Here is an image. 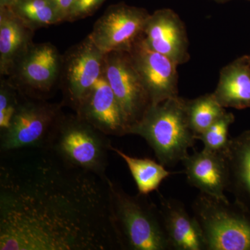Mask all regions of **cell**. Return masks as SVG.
<instances>
[{
  "mask_svg": "<svg viewBox=\"0 0 250 250\" xmlns=\"http://www.w3.org/2000/svg\"><path fill=\"white\" fill-rule=\"evenodd\" d=\"M107 179L46 148L1 154L0 250H121Z\"/></svg>",
  "mask_w": 250,
  "mask_h": 250,
  "instance_id": "1",
  "label": "cell"
},
{
  "mask_svg": "<svg viewBox=\"0 0 250 250\" xmlns=\"http://www.w3.org/2000/svg\"><path fill=\"white\" fill-rule=\"evenodd\" d=\"M130 134L146 140L159 163L167 167L182 162L197 140L189 123L187 100L179 96L152 105Z\"/></svg>",
  "mask_w": 250,
  "mask_h": 250,
  "instance_id": "2",
  "label": "cell"
},
{
  "mask_svg": "<svg viewBox=\"0 0 250 250\" xmlns=\"http://www.w3.org/2000/svg\"><path fill=\"white\" fill-rule=\"evenodd\" d=\"M112 219L121 250H171L159 208L147 195H130L107 179Z\"/></svg>",
  "mask_w": 250,
  "mask_h": 250,
  "instance_id": "3",
  "label": "cell"
},
{
  "mask_svg": "<svg viewBox=\"0 0 250 250\" xmlns=\"http://www.w3.org/2000/svg\"><path fill=\"white\" fill-rule=\"evenodd\" d=\"M108 136L76 114L64 115L46 149L68 165L106 179L112 145Z\"/></svg>",
  "mask_w": 250,
  "mask_h": 250,
  "instance_id": "4",
  "label": "cell"
},
{
  "mask_svg": "<svg viewBox=\"0 0 250 250\" xmlns=\"http://www.w3.org/2000/svg\"><path fill=\"white\" fill-rule=\"evenodd\" d=\"M207 250H250V210L201 193L192 203Z\"/></svg>",
  "mask_w": 250,
  "mask_h": 250,
  "instance_id": "5",
  "label": "cell"
},
{
  "mask_svg": "<svg viewBox=\"0 0 250 250\" xmlns=\"http://www.w3.org/2000/svg\"><path fill=\"white\" fill-rule=\"evenodd\" d=\"M62 108L59 104L21 95L9 127L0 134L1 154L47 147L52 133L64 116Z\"/></svg>",
  "mask_w": 250,
  "mask_h": 250,
  "instance_id": "6",
  "label": "cell"
},
{
  "mask_svg": "<svg viewBox=\"0 0 250 250\" xmlns=\"http://www.w3.org/2000/svg\"><path fill=\"white\" fill-rule=\"evenodd\" d=\"M104 76L119 103L130 130L152 106L132 58L127 52L105 54Z\"/></svg>",
  "mask_w": 250,
  "mask_h": 250,
  "instance_id": "7",
  "label": "cell"
},
{
  "mask_svg": "<svg viewBox=\"0 0 250 250\" xmlns=\"http://www.w3.org/2000/svg\"><path fill=\"white\" fill-rule=\"evenodd\" d=\"M62 55L50 42L33 44L8 80L28 98L47 100L60 80Z\"/></svg>",
  "mask_w": 250,
  "mask_h": 250,
  "instance_id": "8",
  "label": "cell"
},
{
  "mask_svg": "<svg viewBox=\"0 0 250 250\" xmlns=\"http://www.w3.org/2000/svg\"><path fill=\"white\" fill-rule=\"evenodd\" d=\"M149 15L143 8L125 3L111 5L95 22L88 36L104 54L129 52L144 35Z\"/></svg>",
  "mask_w": 250,
  "mask_h": 250,
  "instance_id": "9",
  "label": "cell"
},
{
  "mask_svg": "<svg viewBox=\"0 0 250 250\" xmlns=\"http://www.w3.org/2000/svg\"><path fill=\"white\" fill-rule=\"evenodd\" d=\"M104 55L88 36L62 56V93L65 102L75 111L103 76Z\"/></svg>",
  "mask_w": 250,
  "mask_h": 250,
  "instance_id": "10",
  "label": "cell"
},
{
  "mask_svg": "<svg viewBox=\"0 0 250 250\" xmlns=\"http://www.w3.org/2000/svg\"><path fill=\"white\" fill-rule=\"evenodd\" d=\"M129 54L152 105L179 96L178 65L172 59L150 48L143 36L136 42Z\"/></svg>",
  "mask_w": 250,
  "mask_h": 250,
  "instance_id": "11",
  "label": "cell"
},
{
  "mask_svg": "<svg viewBox=\"0 0 250 250\" xmlns=\"http://www.w3.org/2000/svg\"><path fill=\"white\" fill-rule=\"evenodd\" d=\"M75 112L81 119L108 136L129 134V125L104 75L82 100Z\"/></svg>",
  "mask_w": 250,
  "mask_h": 250,
  "instance_id": "12",
  "label": "cell"
},
{
  "mask_svg": "<svg viewBox=\"0 0 250 250\" xmlns=\"http://www.w3.org/2000/svg\"><path fill=\"white\" fill-rule=\"evenodd\" d=\"M143 38L150 48L169 57L178 65L190 58L187 27L172 9H159L149 15Z\"/></svg>",
  "mask_w": 250,
  "mask_h": 250,
  "instance_id": "13",
  "label": "cell"
},
{
  "mask_svg": "<svg viewBox=\"0 0 250 250\" xmlns=\"http://www.w3.org/2000/svg\"><path fill=\"white\" fill-rule=\"evenodd\" d=\"M188 183L218 200L229 201L225 195L228 190V166L225 153L202 149L188 155L183 161Z\"/></svg>",
  "mask_w": 250,
  "mask_h": 250,
  "instance_id": "14",
  "label": "cell"
},
{
  "mask_svg": "<svg viewBox=\"0 0 250 250\" xmlns=\"http://www.w3.org/2000/svg\"><path fill=\"white\" fill-rule=\"evenodd\" d=\"M159 208L171 250H207L200 224L182 202L161 195Z\"/></svg>",
  "mask_w": 250,
  "mask_h": 250,
  "instance_id": "15",
  "label": "cell"
},
{
  "mask_svg": "<svg viewBox=\"0 0 250 250\" xmlns=\"http://www.w3.org/2000/svg\"><path fill=\"white\" fill-rule=\"evenodd\" d=\"M34 31L28 27L9 7L0 8V74L8 77L29 50Z\"/></svg>",
  "mask_w": 250,
  "mask_h": 250,
  "instance_id": "16",
  "label": "cell"
},
{
  "mask_svg": "<svg viewBox=\"0 0 250 250\" xmlns=\"http://www.w3.org/2000/svg\"><path fill=\"white\" fill-rule=\"evenodd\" d=\"M212 93L224 108H250V55L238 57L223 67Z\"/></svg>",
  "mask_w": 250,
  "mask_h": 250,
  "instance_id": "17",
  "label": "cell"
},
{
  "mask_svg": "<svg viewBox=\"0 0 250 250\" xmlns=\"http://www.w3.org/2000/svg\"><path fill=\"white\" fill-rule=\"evenodd\" d=\"M228 166V190L250 210V130L230 139L225 152Z\"/></svg>",
  "mask_w": 250,
  "mask_h": 250,
  "instance_id": "18",
  "label": "cell"
},
{
  "mask_svg": "<svg viewBox=\"0 0 250 250\" xmlns=\"http://www.w3.org/2000/svg\"><path fill=\"white\" fill-rule=\"evenodd\" d=\"M111 151L121 156L127 165L137 187L139 193L148 195L157 190L161 183L175 173L166 169L165 166L149 158L134 157L125 154L121 149L111 146Z\"/></svg>",
  "mask_w": 250,
  "mask_h": 250,
  "instance_id": "19",
  "label": "cell"
},
{
  "mask_svg": "<svg viewBox=\"0 0 250 250\" xmlns=\"http://www.w3.org/2000/svg\"><path fill=\"white\" fill-rule=\"evenodd\" d=\"M9 8L34 31L62 22L57 10L49 0H16Z\"/></svg>",
  "mask_w": 250,
  "mask_h": 250,
  "instance_id": "20",
  "label": "cell"
},
{
  "mask_svg": "<svg viewBox=\"0 0 250 250\" xmlns=\"http://www.w3.org/2000/svg\"><path fill=\"white\" fill-rule=\"evenodd\" d=\"M187 111L190 127L197 137L226 113L213 93L205 94L193 100H187Z\"/></svg>",
  "mask_w": 250,
  "mask_h": 250,
  "instance_id": "21",
  "label": "cell"
},
{
  "mask_svg": "<svg viewBox=\"0 0 250 250\" xmlns=\"http://www.w3.org/2000/svg\"><path fill=\"white\" fill-rule=\"evenodd\" d=\"M235 121L232 113L227 111L205 132L197 136L204 145V149L210 152L225 153L229 144V130Z\"/></svg>",
  "mask_w": 250,
  "mask_h": 250,
  "instance_id": "22",
  "label": "cell"
},
{
  "mask_svg": "<svg viewBox=\"0 0 250 250\" xmlns=\"http://www.w3.org/2000/svg\"><path fill=\"white\" fill-rule=\"evenodd\" d=\"M21 95L9 80L0 83V134L9 127L21 100Z\"/></svg>",
  "mask_w": 250,
  "mask_h": 250,
  "instance_id": "23",
  "label": "cell"
},
{
  "mask_svg": "<svg viewBox=\"0 0 250 250\" xmlns=\"http://www.w3.org/2000/svg\"><path fill=\"white\" fill-rule=\"evenodd\" d=\"M105 0H76L69 22L89 17L104 2Z\"/></svg>",
  "mask_w": 250,
  "mask_h": 250,
  "instance_id": "24",
  "label": "cell"
},
{
  "mask_svg": "<svg viewBox=\"0 0 250 250\" xmlns=\"http://www.w3.org/2000/svg\"><path fill=\"white\" fill-rule=\"evenodd\" d=\"M57 10L62 22L68 21L76 0H49Z\"/></svg>",
  "mask_w": 250,
  "mask_h": 250,
  "instance_id": "25",
  "label": "cell"
},
{
  "mask_svg": "<svg viewBox=\"0 0 250 250\" xmlns=\"http://www.w3.org/2000/svg\"><path fill=\"white\" fill-rule=\"evenodd\" d=\"M16 0H0V8L11 7Z\"/></svg>",
  "mask_w": 250,
  "mask_h": 250,
  "instance_id": "26",
  "label": "cell"
},
{
  "mask_svg": "<svg viewBox=\"0 0 250 250\" xmlns=\"http://www.w3.org/2000/svg\"><path fill=\"white\" fill-rule=\"evenodd\" d=\"M215 1L218 2H227V1H229V0H214Z\"/></svg>",
  "mask_w": 250,
  "mask_h": 250,
  "instance_id": "27",
  "label": "cell"
}]
</instances>
